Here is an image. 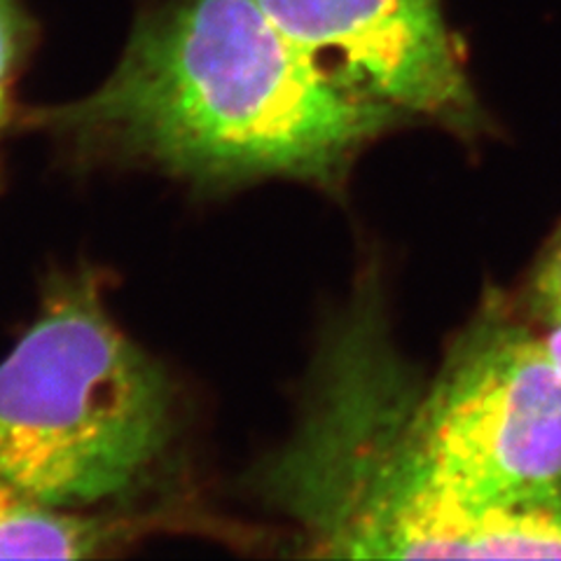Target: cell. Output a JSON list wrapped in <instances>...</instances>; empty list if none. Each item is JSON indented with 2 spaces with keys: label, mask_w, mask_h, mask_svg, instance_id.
I'll return each instance as SVG.
<instances>
[{
  "label": "cell",
  "mask_w": 561,
  "mask_h": 561,
  "mask_svg": "<svg viewBox=\"0 0 561 561\" xmlns=\"http://www.w3.org/2000/svg\"><path fill=\"white\" fill-rule=\"evenodd\" d=\"M284 472L313 554L561 559V484L494 503L449 496L400 470L348 402L316 419Z\"/></svg>",
  "instance_id": "277c9868"
},
{
  "label": "cell",
  "mask_w": 561,
  "mask_h": 561,
  "mask_svg": "<svg viewBox=\"0 0 561 561\" xmlns=\"http://www.w3.org/2000/svg\"><path fill=\"white\" fill-rule=\"evenodd\" d=\"M28 41L22 0H0V127L10 113V90Z\"/></svg>",
  "instance_id": "52a82bcc"
},
{
  "label": "cell",
  "mask_w": 561,
  "mask_h": 561,
  "mask_svg": "<svg viewBox=\"0 0 561 561\" xmlns=\"http://www.w3.org/2000/svg\"><path fill=\"white\" fill-rule=\"evenodd\" d=\"M540 340H542V346H546V351L550 354L552 363L557 365V370L561 373V321H552L548 335Z\"/></svg>",
  "instance_id": "9c48e42d"
},
{
  "label": "cell",
  "mask_w": 561,
  "mask_h": 561,
  "mask_svg": "<svg viewBox=\"0 0 561 561\" xmlns=\"http://www.w3.org/2000/svg\"><path fill=\"white\" fill-rule=\"evenodd\" d=\"M167 375L105 313L99 284L57 288L0 363V476L64 511L117 501L173 433Z\"/></svg>",
  "instance_id": "7a4b0ae2"
},
{
  "label": "cell",
  "mask_w": 561,
  "mask_h": 561,
  "mask_svg": "<svg viewBox=\"0 0 561 561\" xmlns=\"http://www.w3.org/2000/svg\"><path fill=\"white\" fill-rule=\"evenodd\" d=\"M536 300L548 321H561V237L552 245L536 278Z\"/></svg>",
  "instance_id": "ba28073f"
},
{
  "label": "cell",
  "mask_w": 561,
  "mask_h": 561,
  "mask_svg": "<svg viewBox=\"0 0 561 561\" xmlns=\"http://www.w3.org/2000/svg\"><path fill=\"white\" fill-rule=\"evenodd\" d=\"M272 24L348 94L454 129L480 119L443 0H255Z\"/></svg>",
  "instance_id": "5b68a950"
},
{
  "label": "cell",
  "mask_w": 561,
  "mask_h": 561,
  "mask_svg": "<svg viewBox=\"0 0 561 561\" xmlns=\"http://www.w3.org/2000/svg\"><path fill=\"white\" fill-rule=\"evenodd\" d=\"M377 445L424 486L470 503L561 484V373L515 325H484L414 405H358Z\"/></svg>",
  "instance_id": "3957f363"
},
{
  "label": "cell",
  "mask_w": 561,
  "mask_h": 561,
  "mask_svg": "<svg viewBox=\"0 0 561 561\" xmlns=\"http://www.w3.org/2000/svg\"><path fill=\"white\" fill-rule=\"evenodd\" d=\"M33 117L199 183H330L400 115L328 80L255 0H167L96 92Z\"/></svg>",
  "instance_id": "6da1fadb"
},
{
  "label": "cell",
  "mask_w": 561,
  "mask_h": 561,
  "mask_svg": "<svg viewBox=\"0 0 561 561\" xmlns=\"http://www.w3.org/2000/svg\"><path fill=\"white\" fill-rule=\"evenodd\" d=\"M134 522L47 505L0 476V557L90 559L129 540Z\"/></svg>",
  "instance_id": "8992f818"
}]
</instances>
